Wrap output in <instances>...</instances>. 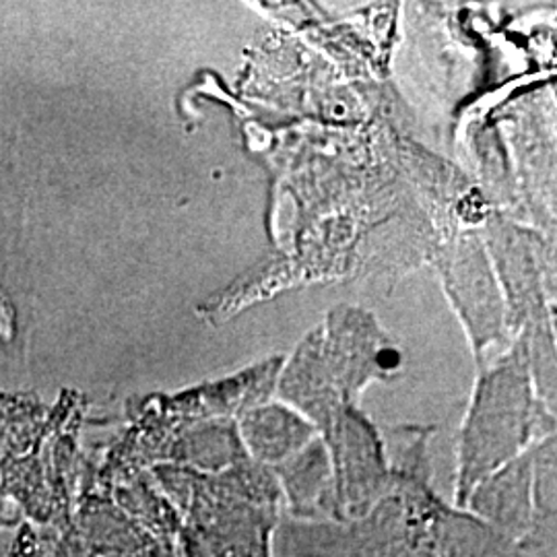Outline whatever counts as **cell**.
I'll return each mask as SVG.
<instances>
[{"label": "cell", "mask_w": 557, "mask_h": 557, "mask_svg": "<svg viewBox=\"0 0 557 557\" xmlns=\"http://www.w3.org/2000/svg\"><path fill=\"white\" fill-rule=\"evenodd\" d=\"M531 398L517 370H502L479 386L460 442L457 508L462 510L483 479L515 462L529 436Z\"/></svg>", "instance_id": "6da1fadb"}, {"label": "cell", "mask_w": 557, "mask_h": 557, "mask_svg": "<svg viewBox=\"0 0 557 557\" xmlns=\"http://www.w3.org/2000/svg\"><path fill=\"white\" fill-rule=\"evenodd\" d=\"M462 510L517 543L533 529L535 520V492L529 467L510 462L483 479Z\"/></svg>", "instance_id": "7a4b0ae2"}, {"label": "cell", "mask_w": 557, "mask_h": 557, "mask_svg": "<svg viewBox=\"0 0 557 557\" xmlns=\"http://www.w3.org/2000/svg\"><path fill=\"white\" fill-rule=\"evenodd\" d=\"M442 557H524L510 541L475 517H450L444 524Z\"/></svg>", "instance_id": "5b68a950"}, {"label": "cell", "mask_w": 557, "mask_h": 557, "mask_svg": "<svg viewBox=\"0 0 557 557\" xmlns=\"http://www.w3.org/2000/svg\"><path fill=\"white\" fill-rule=\"evenodd\" d=\"M310 428L287 409L267 407L246 419V440L257 457L285 462L306 448Z\"/></svg>", "instance_id": "277c9868"}, {"label": "cell", "mask_w": 557, "mask_h": 557, "mask_svg": "<svg viewBox=\"0 0 557 557\" xmlns=\"http://www.w3.org/2000/svg\"><path fill=\"white\" fill-rule=\"evenodd\" d=\"M283 490L296 517L341 518L333 462L322 448L299 450L283 462Z\"/></svg>", "instance_id": "3957f363"}]
</instances>
